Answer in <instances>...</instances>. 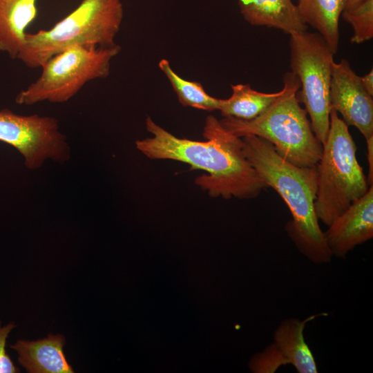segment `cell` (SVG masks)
I'll return each mask as SVG.
<instances>
[{
    "label": "cell",
    "mask_w": 373,
    "mask_h": 373,
    "mask_svg": "<svg viewBox=\"0 0 373 373\" xmlns=\"http://www.w3.org/2000/svg\"><path fill=\"white\" fill-rule=\"evenodd\" d=\"M240 13L252 26L274 28L291 34L307 30L291 0H238Z\"/></svg>",
    "instance_id": "7c38bea8"
},
{
    "label": "cell",
    "mask_w": 373,
    "mask_h": 373,
    "mask_svg": "<svg viewBox=\"0 0 373 373\" xmlns=\"http://www.w3.org/2000/svg\"><path fill=\"white\" fill-rule=\"evenodd\" d=\"M242 151L260 179L274 189L288 207L292 220L285 230L299 251L316 264L331 261L315 211L318 186L316 166L300 167L285 160L273 145L255 135L242 137Z\"/></svg>",
    "instance_id": "7a4b0ae2"
},
{
    "label": "cell",
    "mask_w": 373,
    "mask_h": 373,
    "mask_svg": "<svg viewBox=\"0 0 373 373\" xmlns=\"http://www.w3.org/2000/svg\"><path fill=\"white\" fill-rule=\"evenodd\" d=\"M66 338L49 334L36 341L18 340L10 347L17 354L19 363L29 373H73L64 352Z\"/></svg>",
    "instance_id": "8fae6325"
},
{
    "label": "cell",
    "mask_w": 373,
    "mask_h": 373,
    "mask_svg": "<svg viewBox=\"0 0 373 373\" xmlns=\"http://www.w3.org/2000/svg\"><path fill=\"white\" fill-rule=\"evenodd\" d=\"M232 94L228 99H220L218 111L223 117L248 120L262 113L282 93L258 92L249 84L231 85Z\"/></svg>",
    "instance_id": "2e32d148"
},
{
    "label": "cell",
    "mask_w": 373,
    "mask_h": 373,
    "mask_svg": "<svg viewBox=\"0 0 373 373\" xmlns=\"http://www.w3.org/2000/svg\"><path fill=\"white\" fill-rule=\"evenodd\" d=\"M341 15L352 28L351 43L359 44L373 37V0H363Z\"/></svg>",
    "instance_id": "ac0fdd59"
},
{
    "label": "cell",
    "mask_w": 373,
    "mask_h": 373,
    "mask_svg": "<svg viewBox=\"0 0 373 373\" xmlns=\"http://www.w3.org/2000/svg\"><path fill=\"white\" fill-rule=\"evenodd\" d=\"M123 16L122 0H82L50 29L27 33L17 59L29 68H38L73 46H113Z\"/></svg>",
    "instance_id": "277c9868"
},
{
    "label": "cell",
    "mask_w": 373,
    "mask_h": 373,
    "mask_svg": "<svg viewBox=\"0 0 373 373\" xmlns=\"http://www.w3.org/2000/svg\"><path fill=\"white\" fill-rule=\"evenodd\" d=\"M367 157L368 162V175L367 178V183L372 186L373 183V136L366 140Z\"/></svg>",
    "instance_id": "ffe728a7"
},
{
    "label": "cell",
    "mask_w": 373,
    "mask_h": 373,
    "mask_svg": "<svg viewBox=\"0 0 373 373\" xmlns=\"http://www.w3.org/2000/svg\"><path fill=\"white\" fill-rule=\"evenodd\" d=\"M361 84L365 90L370 95H373V70L372 69L367 74L361 77Z\"/></svg>",
    "instance_id": "44dd1931"
},
{
    "label": "cell",
    "mask_w": 373,
    "mask_h": 373,
    "mask_svg": "<svg viewBox=\"0 0 373 373\" xmlns=\"http://www.w3.org/2000/svg\"><path fill=\"white\" fill-rule=\"evenodd\" d=\"M363 0H345V8L344 10H347L354 8L357 6Z\"/></svg>",
    "instance_id": "7402d4cb"
},
{
    "label": "cell",
    "mask_w": 373,
    "mask_h": 373,
    "mask_svg": "<svg viewBox=\"0 0 373 373\" xmlns=\"http://www.w3.org/2000/svg\"><path fill=\"white\" fill-rule=\"evenodd\" d=\"M37 0H0V51L17 59L27 27L37 15Z\"/></svg>",
    "instance_id": "5bb4252c"
},
{
    "label": "cell",
    "mask_w": 373,
    "mask_h": 373,
    "mask_svg": "<svg viewBox=\"0 0 373 373\" xmlns=\"http://www.w3.org/2000/svg\"><path fill=\"white\" fill-rule=\"evenodd\" d=\"M0 141L15 148L30 170L41 167L47 159L63 163L70 158L66 137L60 131L58 120L52 117L23 115L1 109Z\"/></svg>",
    "instance_id": "ba28073f"
},
{
    "label": "cell",
    "mask_w": 373,
    "mask_h": 373,
    "mask_svg": "<svg viewBox=\"0 0 373 373\" xmlns=\"http://www.w3.org/2000/svg\"><path fill=\"white\" fill-rule=\"evenodd\" d=\"M327 313L313 314L303 321L291 318L283 321L276 328L271 344L285 365L291 364L299 373H317L314 357L305 341V325Z\"/></svg>",
    "instance_id": "4fadbf2b"
},
{
    "label": "cell",
    "mask_w": 373,
    "mask_h": 373,
    "mask_svg": "<svg viewBox=\"0 0 373 373\" xmlns=\"http://www.w3.org/2000/svg\"><path fill=\"white\" fill-rule=\"evenodd\" d=\"M290 35V66L300 82L299 97L310 117L315 136L325 142L329 128V91L333 52L318 32H294Z\"/></svg>",
    "instance_id": "52a82bcc"
},
{
    "label": "cell",
    "mask_w": 373,
    "mask_h": 373,
    "mask_svg": "<svg viewBox=\"0 0 373 373\" xmlns=\"http://www.w3.org/2000/svg\"><path fill=\"white\" fill-rule=\"evenodd\" d=\"M146 127L152 137L137 140V149L149 159L176 160L206 171L195 182L211 197L252 199L267 187L245 156L241 137L229 133L212 115L204 127L206 141L175 137L150 117Z\"/></svg>",
    "instance_id": "6da1fadb"
},
{
    "label": "cell",
    "mask_w": 373,
    "mask_h": 373,
    "mask_svg": "<svg viewBox=\"0 0 373 373\" xmlns=\"http://www.w3.org/2000/svg\"><path fill=\"white\" fill-rule=\"evenodd\" d=\"M158 66L171 83L183 106L207 111L218 110L220 99L208 95L200 83L180 77L173 71L166 59H162Z\"/></svg>",
    "instance_id": "e0dca14e"
},
{
    "label": "cell",
    "mask_w": 373,
    "mask_h": 373,
    "mask_svg": "<svg viewBox=\"0 0 373 373\" xmlns=\"http://www.w3.org/2000/svg\"><path fill=\"white\" fill-rule=\"evenodd\" d=\"M120 50L121 47L117 44L108 47L85 45L67 48L41 66L40 76L17 94L15 102L26 106L45 101L66 102L87 82L108 77L111 61Z\"/></svg>",
    "instance_id": "8992f818"
},
{
    "label": "cell",
    "mask_w": 373,
    "mask_h": 373,
    "mask_svg": "<svg viewBox=\"0 0 373 373\" xmlns=\"http://www.w3.org/2000/svg\"><path fill=\"white\" fill-rule=\"evenodd\" d=\"M356 150L348 126L331 109L329 131L316 165L314 204L318 219L327 227L370 186L358 162Z\"/></svg>",
    "instance_id": "5b68a950"
},
{
    "label": "cell",
    "mask_w": 373,
    "mask_h": 373,
    "mask_svg": "<svg viewBox=\"0 0 373 373\" xmlns=\"http://www.w3.org/2000/svg\"><path fill=\"white\" fill-rule=\"evenodd\" d=\"M331 109L347 126H355L365 140L373 136V99L346 59L334 62L329 91Z\"/></svg>",
    "instance_id": "9c48e42d"
},
{
    "label": "cell",
    "mask_w": 373,
    "mask_h": 373,
    "mask_svg": "<svg viewBox=\"0 0 373 373\" xmlns=\"http://www.w3.org/2000/svg\"><path fill=\"white\" fill-rule=\"evenodd\" d=\"M296 6L305 23L316 29L333 54L336 53L345 0H298Z\"/></svg>",
    "instance_id": "9a60e30c"
},
{
    "label": "cell",
    "mask_w": 373,
    "mask_h": 373,
    "mask_svg": "<svg viewBox=\"0 0 373 373\" xmlns=\"http://www.w3.org/2000/svg\"><path fill=\"white\" fill-rule=\"evenodd\" d=\"M17 327L13 321L3 325L0 320V373L20 372L6 350L7 339L12 329Z\"/></svg>",
    "instance_id": "d6986e66"
},
{
    "label": "cell",
    "mask_w": 373,
    "mask_h": 373,
    "mask_svg": "<svg viewBox=\"0 0 373 373\" xmlns=\"http://www.w3.org/2000/svg\"><path fill=\"white\" fill-rule=\"evenodd\" d=\"M324 233L332 256L345 258L356 246L373 238V187L336 217Z\"/></svg>",
    "instance_id": "30bf717a"
},
{
    "label": "cell",
    "mask_w": 373,
    "mask_h": 373,
    "mask_svg": "<svg viewBox=\"0 0 373 373\" xmlns=\"http://www.w3.org/2000/svg\"><path fill=\"white\" fill-rule=\"evenodd\" d=\"M281 95L260 115L248 120L224 117L221 125L231 134L243 137L255 135L270 142L278 155L300 167L316 166L323 145L316 138L297 96L300 82L287 72Z\"/></svg>",
    "instance_id": "3957f363"
}]
</instances>
